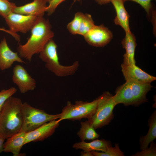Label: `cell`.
Segmentation results:
<instances>
[{
  "label": "cell",
  "instance_id": "1",
  "mask_svg": "<svg viewBox=\"0 0 156 156\" xmlns=\"http://www.w3.org/2000/svg\"><path fill=\"white\" fill-rule=\"evenodd\" d=\"M31 30V36L27 42L24 44H20L17 48L19 56L29 62L33 55L39 54L54 36L49 20L43 16L39 17Z\"/></svg>",
  "mask_w": 156,
  "mask_h": 156
},
{
  "label": "cell",
  "instance_id": "2",
  "mask_svg": "<svg viewBox=\"0 0 156 156\" xmlns=\"http://www.w3.org/2000/svg\"><path fill=\"white\" fill-rule=\"evenodd\" d=\"M23 103L20 99L12 96L6 101L0 112V136L5 139L21 129Z\"/></svg>",
  "mask_w": 156,
  "mask_h": 156
},
{
  "label": "cell",
  "instance_id": "3",
  "mask_svg": "<svg viewBox=\"0 0 156 156\" xmlns=\"http://www.w3.org/2000/svg\"><path fill=\"white\" fill-rule=\"evenodd\" d=\"M57 45L52 39L47 43L39 53V57L45 63L46 68L59 77H66L74 74L78 69L79 62L75 61L69 66L61 65L57 51Z\"/></svg>",
  "mask_w": 156,
  "mask_h": 156
},
{
  "label": "cell",
  "instance_id": "4",
  "mask_svg": "<svg viewBox=\"0 0 156 156\" xmlns=\"http://www.w3.org/2000/svg\"><path fill=\"white\" fill-rule=\"evenodd\" d=\"M21 110L23 122L19 132H30L46 123L59 119L60 117V114H48L43 110L32 107L27 102L23 103Z\"/></svg>",
  "mask_w": 156,
  "mask_h": 156
},
{
  "label": "cell",
  "instance_id": "5",
  "mask_svg": "<svg viewBox=\"0 0 156 156\" xmlns=\"http://www.w3.org/2000/svg\"><path fill=\"white\" fill-rule=\"evenodd\" d=\"M98 102L94 114L88 119L95 129L108 125L113 118L114 109L117 105L113 96L109 92H105L98 97Z\"/></svg>",
  "mask_w": 156,
  "mask_h": 156
},
{
  "label": "cell",
  "instance_id": "6",
  "mask_svg": "<svg viewBox=\"0 0 156 156\" xmlns=\"http://www.w3.org/2000/svg\"><path fill=\"white\" fill-rule=\"evenodd\" d=\"M98 102V98L90 102L76 101L74 104L68 101L60 113L59 119L61 121L65 119L73 121L83 118L88 119L94 113Z\"/></svg>",
  "mask_w": 156,
  "mask_h": 156
},
{
  "label": "cell",
  "instance_id": "7",
  "mask_svg": "<svg viewBox=\"0 0 156 156\" xmlns=\"http://www.w3.org/2000/svg\"><path fill=\"white\" fill-rule=\"evenodd\" d=\"M39 17L12 12L4 18L11 31L15 33L21 32L26 34L31 30Z\"/></svg>",
  "mask_w": 156,
  "mask_h": 156
},
{
  "label": "cell",
  "instance_id": "8",
  "mask_svg": "<svg viewBox=\"0 0 156 156\" xmlns=\"http://www.w3.org/2000/svg\"><path fill=\"white\" fill-rule=\"evenodd\" d=\"M89 44L96 47H103L107 45L113 38L111 31L103 25H95L83 36Z\"/></svg>",
  "mask_w": 156,
  "mask_h": 156
},
{
  "label": "cell",
  "instance_id": "9",
  "mask_svg": "<svg viewBox=\"0 0 156 156\" xmlns=\"http://www.w3.org/2000/svg\"><path fill=\"white\" fill-rule=\"evenodd\" d=\"M12 80L21 93L34 90L36 87L35 80L22 66L18 64L13 68Z\"/></svg>",
  "mask_w": 156,
  "mask_h": 156
},
{
  "label": "cell",
  "instance_id": "10",
  "mask_svg": "<svg viewBox=\"0 0 156 156\" xmlns=\"http://www.w3.org/2000/svg\"><path fill=\"white\" fill-rule=\"evenodd\" d=\"M54 120L41 125L34 130L26 133L24 145L31 142L42 141L51 136L59 125V119Z\"/></svg>",
  "mask_w": 156,
  "mask_h": 156
},
{
  "label": "cell",
  "instance_id": "11",
  "mask_svg": "<svg viewBox=\"0 0 156 156\" xmlns=\"http://www.w3.org/2000/svg\"><path fill=\"white\" fill-rule=\"evenodd\" d=\"M121 70L126 81L132 83H150L155 80L156 77L149 75L135 65L122 64Z\"/></svg>",
  "mask_w": 156,
  "mask_h": 156
},
{
  "label": "cell",
  "instance_id": "12",
  "mask_svg": "<svg viewBox=\"0 0 156 156\" xmlns=\"http://www.w3.org/2000/svg\"><path fill=\"white\" fill-rule=\"evenodd\" d=\"M15 62L25 63L18 52H14L10 49L5 38H4L0 42V70L10 68Z\"/></svg>",
  "mask_w": 156,
  "mask_h": 156
},
{
  "label": "cell",
  "instance_id": "13",
  "mask_svg": "<svg viewBox=\"0 0 156 156\" xmlns=\"http://www.w3.org/2000/svg\"><path fill=\"white\" fill-rule=\"evenodd\" d=\"M47 3L44 0H34L21 6H16L13 12L26 15L43 16L47 10Z\"/></svg>",
  "mask_w": 156,
  "mask_h": 156
},
{
  "label": "cell",
  "instance_id": "14",
  "mask_svg": "<svg viewBox=\"0 0 156 156\" xmlns=\"http://www.w3.org/2000/svg\"><path fill=\"white\" fill-rule=\"evenodd\" d=\"M121 43L126 51V53L123 55V64L128 65H135V53L137 44L134 34L130 31L126 32L125 36Z\"/></svg>",
  "mask_w": 156,
  "mask_h": 156
},
{
  "label": "cell",
  "instance_id": "15",
  "mask_svg": "<svg viewBox=\"0 0 156 156\" xmlns=\"http://www.w3.org/2000/svg\"><path fill=\"white\" fill-rule=\"evenodd\" d=\"M116 12L114 20L115 24L120 26L125 32L130 31L129 25L130 16L126 11L124 6V0H111Z\"/></svg>",
  "mask_w": 156,
  "mask_h": 156
},
{
  "label": "cell",
  "instance_id": "16",
  "mask_svg": "<svg viewBox=\"0 0 156 156\" xmlns=\"http://www.w3.org/2000/svg\"><path fill=\"white\" fill-rule=\"evenodd\" d=\"M26 133L19 132L7 139L4 143L3 152L12 153L14 156L21 155V150L24 146Z\"/></svg>",
  "mask_w": 156,
  "mask_h": 156
},
{
  "label": "cell",
  "instance_id": "17",
  "mask_svg": "<svg viewBox=\"0 0 156 156\" xmlns=\"http://www.w3.org/2000/svg\"><path fill=\"white\" fill-rule=\"evenodd\" d=\"M113 97L117 105L122 103L125 106H135L134 99L129 82L126 81L118 87Z\"/></svg>",
  "mask_w": 156,
  "mask_h": 156
},
{
  "label": "cell",
  "instance_id": "18",
  "mask_svg": "<svg viewBox=\"0 0 156 156\" xmlns=\"http://www.w3.org/2000/svg\"><path fill=\"white\" fill-rule=\"evenodd\" d=\"M112 146L111 142L102 139H95L90 142L85 141H81L74 144L73 148L76 150L81 149L84 152L93 151L105 152L107 148Z\"/></svg>",
  "mask_w": 156,
  "mask_h": 156
},
{
  "label": "cell",
  "instance_id": "19",
  "mask_svg": "<svg viewBox=\"0 0 156 156\" xmlns=\"http://www.w3.org/2000/svg\"><path fill=\"white\" fill-rule=\"evenodd\" d=\"M129 82L134 98L135 106H138L147 101L146 94L152 87L150 83H140Z\"/></svg>",
  "mask_w": 156,
  "mask_h": 156
},
{
  "label": "cell",
  "instance_id": "20",
  "mask_svg": "<svg viewBox=\"0 0 156 156\" xmlns=\"http://www.w3.org/2000/svg\"><path fill=\"white\" fill-rule=\"evenodd\" d=\"M149 129L147 134L141 136L139 139L140 149L147 147L149 144L156 138V111L155 110L148 120Z\"/></svg>",
  "mask_w": 156,
  "mask_h": 156
},
{
  "label": "cell",
  "instance_id": "21",
  "mask_svg": "<svg viewBox=\"0 0 156 156\" xmlns=\"http://www.w3.org/2000/svg\"><path fill=\"white\" fill-rule=\"evenodd\" d=\"M80 124L81 128L77 134L81 141L93 140L100 137L88 120L81 122Z\"/></svg>",
  "mask_w": 156,
  "mask_h": 156
},
{
  "label": "cell",
  "instance_id": "22",
  "mask_svg": "<svg viewBox=\"0 0 156 156\" xmlns=\"http://www.w3.org/2000/svg\"><path fill=\"white\" fill-rule=\"evenodd\" d=\"M95 25L91 16L83 14L82 17L78 34L84 36Z\"/></svg>",
  "mask_w": 156,
  "mask_h": 156
},
{
  "label": "cell",
  "instance_id": "23",
  "mask_svg": "<svg viewBox=\"0 0 156 156\" xmlns=\"http://www.w3.org/2000/svg\"><path fill=\"white\" fill-rule=\"evenodd\" d=\"M93 156H124L123 152L120 149L118 144H115V146H112L108 147L104 152H98L95 151H92Z\"/></svg>",
  "mask_w": 156,
  "mask_h": 156
},
{
  "label": "cell",
  "instance_id": "24",
  "mask_svg": "<svg viewBox=\"0 0 156 156\" xmlns=\"http://www.w3.org/2000/svg\"><path fill=\"white\" fill-rule=\"evenodd\" d=\"M83 13L81 12L76 13L73 19L67 25L69 32L73 34H78L81 21Z\"/></svg>",
  "mask_w": 156,
  "mask_h": 156
},
{
  "label": "cell",
  "instance_id": "25",
  "mask_svg": "<svg viewBox=\"0 0 156 156\" xmlns=\"http://www.w3.org/2000/svg\"><path fill=\"white\" fill-rule=\"evenodd\" d=\"M15 4L9 0H0V15L5 18L9 13L13 12Z\"/></svg>",
  "mask_w": 156,
  "mask_h": 156
},
{
  "label": "cell",
  "instance_id": "26",
  "mask_svg": "<svg viewBox=\"0 0 156 156\" xmlns=\"http://www.w3.org/2000/svg\"><path fill=\"white\" fill-rule=\"evenodd\" d=\"M16 91V89L14 87L8 89H3L0 91V112L6 101Z\"/></svg>",
  "mask_w": 156,
  "mask_h": 156
},
{
  "label": "cell",
  "instance_id": "27",
  "mask_svg": "<svg viewBox=\"0 0 156 156\" xmlns=\"http://www.w3.org/2000/svg\"><path fill=\"white\" fill-rule=\"evenodd\" d=\"M150 146L144 149L138 151L135 154L132 155L133 156H156V144L153 141L150 143Z\"/></svg>",
  "mask_w": 156,
  "mask_h": 156
},
{
  "label": "cell",
  "instance_id": "28",
  "mask_svg": "<svg viewBox=\"0 0 156 156\" xmlns=\"http://www.w3.org/2000/svg\"><path fill=\"white\" fill-rule=\"evenodd\" d=\"M152 0H124V1H130L136 2L140 4L145 10L148 16L150 15L152 5L151 1Z\"/></svg>",
  "mask_w": 156,
  "mask_h": 156
},
{
  "label": "cell",
  "instance_id": "29",
  "mask_svg": "<svg viewBox=\"0 0 156 156\" xmlns=\"http://www.w3.org/2000/svg\"><path fill=\"white\" fill-rule=\"evenodd\" d=\"M66 0H51L47 7L46 12L48 15H51L55 11L58 5Z\"/></svg>",
  "mask_w": 156,
  "mask_h": 156
},
{
  "label": "cell",
  "instance_id": "30",
  "mask_svg": "<svg viewBox=\"0 0 156 156\" xmlns=\"http://www.w3.org/2000/svg\"><path fill=\"white\" fill-rule=\"evenodd\" d=\"M0 31H2L6 32L12 36L15 39V40L18 42L20 41V37L17 33H15L12 32L10 30H8L4 28H0Z\"/></svg>",
  "mask_w": 156,
  "mask_h": 156
},
{
  "label": "cell",
  "instance_id": "31",
  "mask_svg": "<svg viewBox=\"0 0 156 156\" xmlns=\"http://www.w3.org/2000/svg\"><path fill=\"white\" fill-rule=\"evenodd\" d=\"M5 139L0 136V153L3 152L4 142Z\"/></svg>",
  "mask_w": 156,
  "mask_h": 156
},
{
  "label": "cell",
  "instance_id": "32",
  "mask_svg": "<svg viewBox=\"0 0 156 156\" xmlns=\"http://www.w3.org/2000/svg\"><path fill=\"white\" fill-rule=\"evenodd\" d=\"M94 1L99 4L103 5L110 2L111 0H94Z\"/></svg>",
  "mask_w": 156,
  "mask_h": 156
},
{
  "label": "cell",
  "instance_id": "33",
  "mask_svg": "<svg viewBox=\"0 0 156 156\" xmlns=\"http://www.w3.org/2000/svg\"><path fill=\"white\" fill-rule=\"evenodd\" d=\"M81 155L83 156H93L91 151L82 152L81 153Z\"/></svg>",
  "mask_w": 156,
  "mask_h": 156
},
{
  "label": "cell",
  "instance_id": "34",
  "mask_svg": "<svg viewBox=\"0 0 156 156\" xmlns=\"http://www.w3.org/2000/svg\"><path fill=\"white\" fill-rule=\"evenodd\" d=\"M44 0L47 3H49L51 0Z\"/></svg>",
  "mask_w": 156,
  "mask_h": 156
},
{
  "label": "cell",
  "instance_id": "35",
  "mask_svg": "<svg viewBox=\"0 0 156 156\" xmlns=\"http://www.w3.org/2000/svg\"><path fill=\"white\" fill-rule=\"evenodd\" d=\"M73 0L74 2H76V1H80L81 0Z\"/></svg>",
  "mask_w": 156,
  "mask_h": 156
}]
</instances>
